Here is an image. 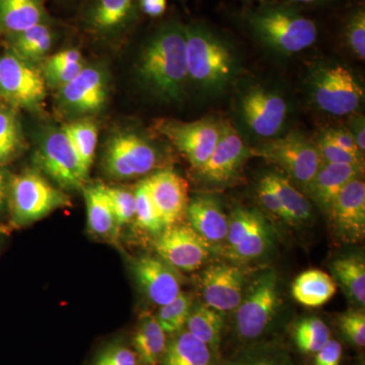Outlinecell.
<instances>
[{"label":"cell","instance_id":"cell-25","mask_svg":"<svg viewBox=\"0 0 365 365\" xmlns=\"http://www.w3.org/2000/svg\"><path fill=\"white\" fill-rule=\"evenodd\" d=\"M47 23L42 0H0V31L9 36Z\"/></svg>","mask_w":365,"mask_h":365},{"label":"cell","instance_id":"cell-30","mask_svg":"<svg viewBox=\"0 0 365 365\" xmlns=\"http://www.w3.org/2000/svg\"><path fill=\"white\" fill-rule=\"evenodd\" d=\"M265 178L279 198L287 222L299 225L311 218L312 206L309 199L295 188L289 180L278 174H269Z\"/></svg>","mask_w":365,"mask_h":365},{"label":"cell","instance_id":"cell-38","mask_svg":"<svg viewBox=\"0 0 365 365\" xmlns=\"http://www.w3.org/2000/svg\"><path fill=\"white\" fill-rule=\"evenodd\" d=\"M90 365H139L130 340L116 338L101 346Z\"/></svg>","mask_w":365,"mask_h":365},{"label":"cell","instance_id":"cell-24","mask_svg":"<svg viewBox=\"0 0 365 365\" xmlns=\"http://www.w3.org/2000/svg\"><path fill=\"white\" fill-rule=\"evenodd\" d=\"M168 338L155 316L143 314L130 340L138 364L160 365L167 348Z\"/></svg>","mask_w":365,"mask_h":365},{"label":"cell","instance_id":"cell-26","mask_svg":"<svg viewBox=\"0 0 365 365\" xmlns=\"http://www.w3.org/2000/svg\"><path fill=\"white\" fill-rule=\"evenodd\" d=\"M337 289V283L332 276L322 270H307L295 278L292 292L294 299L302 306H323L332 299Z\"/></svg>","mask_w":365,"mask_h":365},{"label":"cell","instance_id":"cell-40","mask_svg":"<svg viewBox=\"0 0 365 365\" xmlns=\"http://www.w3.org/2000/svg\"><path fill=\"white\" fill-rule=\"evenodd\" d=\"M338 328L342 337L354 347L365 346V314L361 309H353L341 314L338 318Z\"/></svg>","mask_w":365,"mask_h":365},{"label":"cell","instance_id":"cell-5","mask_svg":"<svg viewBox=\"0 0 365 365\" xmlns=\"http://www.w3.org/2000/svg\"><path fill=\"white\" fill-rule=\"evenodd\" d=\"M69 203L71 200L63 192L36 173H23L11 181V215L14 223L20 227L42 220Z\"/></svg>","mask_w":365,"mask_h":365},{"label":"cell","instance_id":"cell-44","mask_svg":"<svg viewBox=\"0 0 365 365\" xmlns=\"http://www.w3.org/2000/svg\"><path fill=\"white\" fill-rule=\"evenodd\" d=\"M258 197L262 205L267 209L269 212L272 213L276 217L287 222L284 210H283L282 206H281L279 198H278L277 194L275 193V191H274L265 177L259 182Z\"/></svg>","mask_w":365,"mask_h":365},{"label":"cell","instance_id":"cell-21","mask_svg":"<svg viewBox=\"0 0 365 365\" xmlns=\"http://www.w3.org/2000/svg\"><path fill=\"white\" fill-rule=\"evenodd\" d=\"M186 215L190 227L206 242H220L227 239L228 218L215 199L199 196L188 204Z\"/></svg>","mask_w":365,"mask_h":365},{"label":"cell","instance_id":"cell-50","mask_svg":"<svg viewBox=\"0 0 365 365\" xmlns=\"http://www.w3.org/2000/svg\"><path fill=\"white\" fill-rule=\"evenodd\" d=\"M357 131L354 137L355 141H356L357 146H359V150L364 153L365 150V130H364V122L362 121V123H359V126H357Z\"/></svg>","mask_w":365,"mask_h":365},{"label":"cell","instance_id":"cell-18","mask_svg":"<svg viewBox=\"0 0 365 365\" xmlns=\"http://www.w3.org/2000/svg\"><path fill=\"white\" fill-rule=\"evenodd\" d=\"M60 88V98L67 109L83 114L98 111L107 97L104 74L95 67H83L71 83Z\"/></svg>","mask_w":365,"mask_h":365},{"label":"cell","instance_id":"cell-33","mask_svg":"<svg viewBox=\"0 0 365 365\" xmlns=\"http://www.w3.org/2000/svg\"><path fill=\"white\" fill-rule=\"evenodd\" d=\"M62 131L68 137L83 167L86 172H90L97 148V125L90 121L72 122L64 125Z\"/></svg>","mask_w":365,"mask_h":365},{"label":"cell","instance_id":"cell-14","mask_svg":"<svg viewBox=\"0 0 365 365\" xmlns=\"http://www.w3.org/2000/svg\"><path fill=\"white\" fill-rule=\"evenodd\" d=\"M334 227L344 241L357 242L365 234V184L355 178L343 187L329 211Z\"/></svg>","mask_w":365,"mask_h":365},{"label":"cell","instance_id":"cell-42","mask_svg":"<svg viewBox=\"0 0 365 365\" xmlns=\"http://www.w3.org/2000/svg\"><path fill=\"white\" fill-rule=\"evenodd\" d=\"M347 39L353 52L359 58H365V13L359 9L351 18L347 26Z\"/></svg>","mask_w":365,"mask_h":365},{"label":"cell","instance_id":"cell-29","mask_svg":"<svg viewBox=\"0 0 365 365\" xmlns=\"http://www.w3.org/2000/svg\"><path fill=\"white\" fill-rule=\"evenodd\" d=\"M135 0H95L90 11V24L100 33L114 32L130 21Z\"/></svg>","mask_w":365,"mask_h":365},{"label":"cell","instance_id":"cell-37","mask_svg":"<svg viewBox=\"0 0 365 365\" xmlns=\"http://www.w3.org/2000/svg\"><path fill=\"white\" fill-rule=\"evenodd\" d=\"M135 195V216L137 225L146 232L160 235L165 225L158 213L157 206L151 198L150 189L145 180L139 182L134 192Z\"/></svg>","mask_w":365,"mask_h":365},{"label":"cell","instance_id":"cell-22","mask_svg":"<svg viewBox=\"0 0 365 365\" xmlns=\"http://www.w3.org/2000/svg\"><path fill=\"white\" fill-rule=\"evenodd\" d=\"M222 359L187 330L168 338L160 365H220Z\"/></svg>","mask_w":365,"mask_h":365},{"label":"cell","instance_id":"cell-9","mask_svg":"<svg viewBox=\"0 0 365 365\" xmlns=\"http://www.w3.org/2000/svg\"><path fill=\"white\" fill-rule=\"evenodd\" d=\"M155 165V148L134 133H121L112 137L105 151V170L114 179L128 180L144 176Z\"/></svg>","mask_w":365,"mask_h":365},{"label":"cell","instance_id":"cell-47","mask_svg":"<svg viewBox=\"0 0 365 365\" xmlns=\"http://www.w3.org/2000/svg\"><path fill=\"white\" fill-rule=\"evenodd\" d=\"M324 138L330 141L338 148H342L348 153H353V155H361V151L359 150L357 146L356 141H355L353 134L347 130H342V129H331L327 131Z\"/></svg>","mask_w":365,"mask_h":365},{"label":"cell","instance_id":"cell-28","mask_svg":"<svg viewBox=\"0 0 365 365\" xmlns=\"http://www.w3.org/2000/svg\"><path fill=\"white\" fill-rule=\"evenodd\" d=\"M333 279L343 292L359 306L365 304V262L360 255L336 259L331 264Z\"/></svg>","mask_w":365,"mask_h":365},{"label":"cell","instance_id":"cell-23","mask_svg":"<svg viewBox=\"0 0 365 365\" xmlns=\"http://www.w3.org/2000/svg\"><path fill=\"white\" fill-rule=\"evenodd\" d=\"M88 225L91 234L105 241L116 242L120 225L113 210L105 185H91L85 190Z\"/></svg>","mask_w":365,"mask_h":365},{"label":"cell","instance_id":"cell-52","mask_svg":"<svg viewBox=\"0 0 365 365\" xmlns=\"http://www.w3.org/2000/svg\"><path fill=\"white\" fill-rule=\"evenodd\" d=\"M294 2H302V4H312V2L319 1V0H292Z\"/></svg>","mask_w":365,"mask_h":365},{"label":"cell","instance_id":"cell-45","mask_svg":"<svg viewBox=\"0 0 365 365\" xmlns=\"http://www.w3.org/2000/svg\"><path fill=\"white\" fill-rule=\"evenodd\" d=\"M314 355V365H340L343 357V346L339 341L331 338Z\"/></svg>","mask_w":365,"mask_h":365},{"label":"cell","instance_id":"cell-27","mask_svg":"<svg viewBox=\"0 0 365 365\" xmlns=\"http://www.w3.org/2000/svg\"><path fill=\"white\" fill-rule=\"evenodd\" d=\"M223 327L225 321L220 312L205 304L192 307L185 330L191 333L197 339L202 341L220 356Z\"/></svg>","mask_w":365,"mask_h":365},{"label":"cell","instance_id":"cell-43","mask_svg":"<svg viewBox=\"0 0 365 365\" xmlns=\"http://www.w3.org/2000/svg\"><path fill=\"white\" fill-rule=\"evenodd\" d=\"M319 157L322 160L328 163H359L361 165V155H353L348 153L337 145L327 140L326 138H322L318 145Z\"/></svg>","mask_w":365,"mask_h":365},{"label":"cell","instance_id":"cell-7","mask_svg":"<svg viewBox=\"0 0 365 365\" xmlns=\"http://www.w3.org/2000/svg\"><path fill=\"white\" fill-rule=\"evenodd\" d=\"M46 97V79L39 69L14 53L0 57V98L14 107L32 108Z\"/></svg>","mask_w":365,"mask_h":365},{"label":"cell","instance_id":"cell-20","mask_svg":"<svg viewBox=\"0 0 365 365\" xmlns=\"http://www.w3.org/2000/svg\"><path fill=\"white\" fill-rule=\"evenodd\" d=\"M362 165L359 163H322L306 191L319 207L328 212L336 197L348 182L361 177Z\"/></svg>","mask_w":365,"mask_h":365},{"label":"cell","instance_id":"cell-49","mask_svg":"<svg viewBox=\"0 0 365 365\" xmlns=\"http://www.w3.org/2000/svg\"><path fill=\"white\" fill-rule=\"evenodd\" d=\"M139 2L143 13L151 18L162 16L167 9V0H139Z\"/></svg>","mask_w":365,"mask_h":365},{"label":"cell","instance_id":"cell-13","mask_svg":"<svg viewBox=\"0 0 365 365\" xmlns=\"http://www.w3.org/2000/svg\"><path fill=\"white\" fill-rule=\"evenodd\" d=\"M141 292L155 306L162 307L181 294V280L176 269L160 257L144 256L132 265Z\"/></svg>","mask_w":365,"mask_h":365},{"label":"cell","instance_id":"cell-53","mask_svg":"<svg viewBox=\"0 0 365 365\" xmlns=\"http://www.w3.org/2000/svg\"><path fill=\"white\" fill-rule=\"evenodd\" d=\"M356 365H362V364H356Z\"/></svg>","mask_w":365,"mask_h":365},{"label":"cell","instance_id":"cell-41","mask_svg":"<svg viewBox=\"0 0 365 365\" xmlns=\"http://www.w3.org/2000/svg\"><path fill=\"white\" fill-rule=\"evenodd\" d=\"M113 210L120 227L130 222L135 216V195L134 192L121 188L106 186Z\"/></svg>","mask_w":365,"mask_h":365},{"label":"cell","instance_id":"cell-39","mask_svg":"<svg viewBox=\"0 0 365 365\" xmlns=\"http://www.w3.org/2000/svg\"><path fill=\"white\" fill-rule=\"evenodd\" d=\"M21 144L20 129L13 112L0 106V165L16 155Z\"/></svg>","mask_w":365,"mask_h":365},{"label":"cell","instance_id":"cell-31","mask_svg":"<svg viewBox=\"0 0 365 365\" xmlns=\"http://www.w3.org/2000/svg\"><path fill=\"white\" fill-rule=\"evenodd\" d=\"M11 38L14 54L28 62L45 56L54 42L53 31L47 23L34 26Z\"/></svg>","mask_w":365,"mask_h":365},{"label":"cell","instance_id":"cell-15","mask_svg":"<svg viewBox=\"0 0 365 365\" xmlns=\"http://www.w3.org/2000/svg\"><path fill=\"white\" fill-rule=\"evenodd\" d=\"M245 275L230 264H216L204 271L201 288L204 304L216 311H235L244 297Z\"/></svg>","mask_w":365,"mask_h":365},{"label":"cell","instance_id":"cell-8","mask_svg":"<svg viewBox=\"0 0 365 365\" xmlns=\"http://www.w3.org/2000/svg\"><path fill=\"white\" fill-rule=\"evenodd\" d=\"M364 95V88L345 66L327 67L314 78V102L319 109L334 116H345L356 111Z\"/></svg>","mask_w":365,"mask_h":365},{"label":"cell","instance_id":"cell-32","mask_svg":"<svg viewBox=\"0 0 365 365\" xmlns=\"http://www.w3.org/2000/svg\"><path fill=\"white\" fill-rule=\"evenodd\" d=\"M290 335L297 351L314 354L331 339V330L323 319L309 317L295 322Z\"/></svg>","mask_w":365,"mask_h":365},{"label":"cell","instance_id":"cell-12","mask_svg":"<svg viewBox=\"0 0 365 365\" xmlns=\"http://www.w3.org/2000/svg\"><path fill=\"white\" fill-rule=\"evenodd\" d=\"M160 130L197 170H200L210 158L220 134V127L210 120L190 123L169 122Z\"/></svg>","mask_w":365,"mask_h":365},{"label":"cell","instance_id":"cell-6","mask_svg":"<svg viewBox=\"0 0 365 365\" xmlns=\"http://www.w3.org/2000/svg\"><path fill=\"white\" fill-rule=\"evenodd\" d=\"M254 155L279 165L304 189L322 165L317 146L297 134H290L283 138L269 141L257 148Z\"/></svg>","mask_w":365,"mask_h":365},{"label":"cell","instance_id":"cell-34","mask_svg":"<svg viewBox=\"0 0 365 365\" xmlns=\"http://www.w3.org/2000/svg\"><path fill=\"white\" fill-rule=\"evenodd\" d=\"M220 365H295L289 353L274 343H258L248 346L247 349L234 359L223 361Z\"/></svg>","mask_w":365,"mask_h":365},{"label":"cell","instance_id":"cell-10","mask_svg":"<svg viewBox=\"0 0 365 365\" xmlns=\"http://www.w3.org/2000/svg\"><path fill=\"white\" fill-rule=\"evenodd\" d=\"M155 249L160 259L185 272L202 267L210 253L205 240L190 225L180 223L163 228L155 240Z\"/></svg>","mask_w":365,"mask_h":365},{"label":"cell","instance_id":"cell-51","mask_svg":"<svg viewBox=\"0 0 365 365\" xmlns=\"http://www.w3.org/2000/svg\"><path fill=\"white\" fill-rule=\"evenodd\" d=\"M4 176H2V173L0 172V204L2 203V200H4Z\"/></svg>","mask_w":365,"mask_h":365},{"label":"cell","instance_id":"cell-19","mask_svg":"<svg viewBox=\"0 0 365 365\" xmlns=\"http://www.w3.org/2000/svg\"><path fill=\"white\" fill-rule=\"evenodd\" d=\"M242 137L230 124L220 127V138L200 173L208 182H225L232 179L244 160Z\"/></svg>","mask_w":365,"mask_h":365},{"label":"cell","instance_id":"cell-17","mask_svg":"<svg viewBox=\"0 0 365 365\" xmlns=\"http://www.w3.org/2000/svg\"><path fill=\"white\" fill-rule=\"evenodd\" d=\"M245 121L250 128L262 137L275 135L280 130L287 105L280 96L264 90L250 91L242 103Z\"/></svg>","mask_w":365,"mask_h":365},{"label":"cell","instance_id":"cell-4","mask_svg":"<svg viewBox=\"0 0 365 365\" xmlns=\"http://www.w3.org/2000/svg\"><path fill=\"white\" fill-rule=\"evenodd\" d=\"M255 32L266 44L284 53H297L313 45L316 24L283 7H266L252 14Z\"/></svg>","mask_w":365,"mask_h":365},{"label":"cell","instance_id":"cell-11","mask_svg":"<svg viewBox=\"0 0 365 365\" xmlns=\"http://www.w3.org/2000/svg\"><path fill=\"white\" fill-rule=\"evenodd\" d=\"M40 160L43 169L62 188L81 189L88 173L72 148L63 131H52L41 144Z\"/></svg>","mask_w":365,"mask_h":365},{"label":"cell","instance_id":"cell-3","mask_svg":"<svg viewBox=\"0 0 365 365\" xmlns=\"http://www.w3.org/2000/svg\"><path fill=\"white\" fill-rule=\"evenodd\" d=\"M188 78L203 88L225 85L234 71L232 52L222 40L202 26H185Z\"/></svg>","mask_w":365,"mask_h":365},{"label":"cell","instance_id":"cell-36","mask_svg":"<svg viewBox=\"0 0 365 365\" xmlns=\"http://www.w3.org/2000/svg\"><path fill=\"white\" fill-rule=\"evenodd\" d=\"M192 307L191 297L182 292L172 302L160 307L155 318L168 337L184 330Z\"/></svg>","mask_w":365,"mask_h":365},{"label":"cell","instance_id":"cell-1","mask_svg":"<svg viewBox=\"0 0 365 365\" xmlns=\"http://www.w3.org/2000/svg\"><path fill=\"white\" fill-rule=\"evenodd\" d=\"M139 74L158 97L168 101L181 98L189 78L185 26L169 23L158 29L144 48Z\"/></svg>","mask_w":365,"mask_h":365},{"label":"cell","instance_id":"cell-2","mask_svg":"<svg viewBox=\"0 0 365 365\" xmlns=\"http://www.w3.org/2000/svg\"><path fill=\"white\" fill-rule=\"evenodd\" d=\"M279 307L277 275L262 274L235 309V335L242 344H258L272 331Z\"/></svg>","mask_w":365,"mask_h":365},{"label":"cell","instance_id":"cell-48","mask_svg":"<svg viewBox=\"0 0 365 365\" xmlns=\"http://www.w3.org/2000/svg\"><path fill=\"white\" fill-rule=\"evenodd\" d=\"M81 52L76 49L63 50L53 55L47 60L45 64V71L50 69L63 68V67L73 66V64L81 63Z\"/></svg>","mask_w":365,"mask_h":365},{"label":"cell","instance_id":"cell-46","mask_svg":"<svg viewBox=\"0 0 365 365\" xmlns=\"http://www.w3.org/2000/svg\"><path fill=\"white\" fill-rule=\"evenodd\" d=\"M83 62L73 64V66L63 67V68L50 69L45 71V79L55 86H62L71 83L72 79L83 71Z\"/></svg>","mask_w":365,"mask_h":365},{"label":"cell","instance_id":"cell-35","mask_svg":"<svg viewBox=\"0 0 365 365\" xmlns=\"http://www.w3.org/2000/svg\"><path fill=\"white\" fill-rule=\"evenodd\" d=\"M270 245V232L264 217L242 237L234 248L227 251L230 258L237 261H250L259 258L265 253Z\"/></svg>","mask_w":365,"mask_h":365},{"label":"cell","instance_id":"cell-16","mask_svg":"<svg viewBox=\"0 0 365 365\" xmlns=\"http://www.w3.org/2000/svg\"><path fill=\"white\" fill-rule=\"evenodd\" d=\"M151 198L165 227L180 223L188 208V184L170 170H160L145 180Z\"/></svg>","mask_w":365,"mask_h":365}]
</instances>
